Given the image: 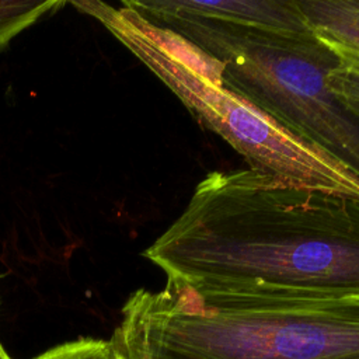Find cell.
I'll use <instances>...</instances> for the list:
<instances>
[{"label": "cell", "mask_w": 359, "mask_h": 359, "mask_svg": "<svg viewBox=\"0 0 359 359\" xmlns=\"http://www.w3.org/2000/svg\"><path fill=\"white\" fill-rule=\"evenodd\" d=\"M111 341L125 359H334L359 352V300L139 289Z\"/></svg>", "instance_id": "obj_2"}, {"label": "cell", "mask_w": 359, "mask_h": 359, "mask_svg": "<svg viewBox=\"0 0 359 359\" xmlns=\"http://www.w3.org/2000/svg\"><path fill=\"white\" fill-rule=\"evenodd\" d=\"M0 359H11V356L4 351L3 345L0 344Z\"/></svg>", "instance_id": "obj_11"}, {"label": "cell", "mask_w": 359, "mask_h": 359, "mask_svg": "<svg viewBox=\"0 0 359 359\" xmlns=\"http://www.w3.org/2000/svg\"><path fill=\"white\" fill-rule=\"evenodd\" d=\"M219 62L223 87L359 177V118L330 90L338 52L314 32L289 34L187 15L158 1H125Z\"/></svg>", "instance_id": "obj_3"}, {"label": "cell", "mask_w": 359, "mask_h": 359, "mask_svg": "<svg viewBox=\"0 0 359 359\" xmlns=\"http://www.w3.org/2000/svg\"><path fill=\"white\" fill-rule=\"evenodd\" d=\"M331 46L339 55V65L328 76L330 90L359 118V55L339 46Z\"/></svg>", "instance_id": "obj_7"}, {"label": "cell", "mask_w": 359, "mask_h": 359, "mask_svg": "<svg viewBox=\"0 0 359 359\" xmlns=\"http://www.w3.org/2000/svg\"><path fill=\"white\" fill-rule=\"evenodd\" d=\"M172 11L289 34L313 32L302 15L296 0H220V1H163Z\"/></svg>", "instance_id": "obj_5"}, {"label": "cell", "mask_w": 359, "mask_h": 359, "mask_svg": "<svg viewBox=\"0 0 359 359\" xmlns=\"http://www.w3.org/2000/svg\"><path fill=\"white\" fill-rule=\"evenodd\" d=\"M107 8V7H105ZM111 29L208 129L223 137L250 168L292 185L359 199V177L282 128L264 111L201 72L203 52L184 38L107 8Z\"/></svg>", "instance_id": "obj_4"}, {"label": "cell", "mask_w": 359, "mask_h": 359, "mask_svg": "<svg viewBox=\"0 0 359 359\" xmlns=\"http://www.w3.org/2000/svg\"><path fill=\"white\" fill-rule=\"evenodd\" d=\"M334 359H359V352H356V353H349V355L339 356V358H334Z\"/></svg>", "instance_id": "obj_10"}, {"label": "cell", "mask_w": 359, "mask_h": 359, "mask_svg": "<svg viewBox=\"0 0 359 359\" xmlns=\"http://www.w3.org/2000/svg\"><path fill=\"white\" fill-rule=\"evenodd\" d=\"M143 255L201 292L359 300V199L213 171Z\"/></svg>", "instance_id": "obj_1"}, {"label": "cell", "mask_w": 359, "mask_h": 359, "mask_svg": "<svg viewBox=\"0 0 359 359\" xmlns=\"http://www.w3.org/2000/svg\"><path fill=\"white\" fill-rule=\"evenodd\" d=\"M62 1H0V46Z\"/></svg>", "instance_id": "obj_8"}, {"label": "cell", "mask_w": 359, "mask_h": 359, "mask_svg": "<svg viewBox=\"0 0 359 359\" xmlns=\"http://www.w3.org/2000/svg\"><path fill=\"white\" fill-rule=\"evenodd\" d=\"M296 4L320 39L359 55V0H296Z\"/></svg>", "instance_id": "obj_6"}, {"label": "cell", "mask_w": 359, "mask_h": 359, "mask_svg": "<svg viewBox=\"0 0 359 359\" xmlns=\"http://www.w3.org/2000/svg\"><path fill=\"white\" fill-rule=\"evenodd\" d=\"M32 359H125L111 339L79 338L56 345Z\"/></svg>", "instance_id": "obj_9"}]
</instances>
